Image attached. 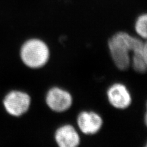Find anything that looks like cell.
<instances>
[{
  "mask_svg": "<svg viewBox=\"0 0 147 147\" xmlns=\"http://www.w3.org/2000/svg\"><path fill=\"white\" fill-rule=\"evenodd\" d=\"M19 58L24 65L31 69L44 67L49 61L50 49L42 40L31 38L25 40L19 49Z\"/></svg>",
  "mask_w": 147,
  "mask_h": 147,
  "instance_id": "7a4b0ae2",
  "label": "cell"
},
{
  "mask_svg": "<svg viewBox=\"0 0 147 147\" xmlns=\"http://www.w3.org/2000/svg\"><path fill=\"white\" fill-rule=\"evenodd\" d=\"M32 102L31 96L20 89H11L6 92L1 99V105L8 116L18 118L30 110Z\"/></svg>",
  "mask_w": 147,
  "mask_h": 147,
  "instance_id": "3957f363",
  "label": "cell"
},
{
  "mask_svg": "<svg viewBox=\"0 0 147 147\" xmlns=\"http://www.w3.org/2000/svg\"><path fill=\"white\" fill-rule=\"evenodd\" d=\"M144 147H147V146H146V144H145V145H144Z\"/></svg>",
  "mask_w": 147,
  "mask_h": 147,
  "instance_id": "30bf717a",
  "label": "cell"
},
{
  "mask_svg": "<svg viewBox=\"0 0 147 147\" xmlns=\"http://www.w3.org/2000/svg\"><path fill=\"white\" fill-rule=\"evenodd\" d=\"M54 140L58 147H79L81 143L79 133L70 124H64L57 129Z\"/></svg>",
  "mask_w": 147,
  "mask_h": 147,
  "instance_id": "52a82bcc",
  "label": "cell"
},
{
  "mask_svg": "<svg viewBox=\"0 0 147 147\" xmlns=\"http://www.w3.org/2000/svg\"><path fill=\"white\" fill-rule=\"evenodd\" d=\"M147 25V16L146 14H142L137 18L135 24V30L137 34L140 38L145 40L147 37L146 32Z\"/></svg>",
  "mask_w": 147,
  "mask_h": 147,
  "instance_id": "9c48e42d",
  "label": "cell"
},
{
  "mask_svg": "<svg viewBox=\"0 0 147 147\" xmlns=\"http://www.w3.org/2000/svg\"><path fill=\"white\" fill-rule=\"evenodd\" d=\"M108 47L115 66L119 71H126L131 67V54L147 47V45L144 39L125 32H119L109 39Z\"/></svg>",
  "mask_w": 147,
  "mask_h": 147,
  "instance_id": "6da1fadb",
  "label": "cell"
},
{
  "mask_svg": "<svg viewBox=\"0 0 147 147\" xmlns=\"http://www.w3.org/2000/svg\"><path fill=\"white\" fill-rule=\"evenodd\" d=\"M131 66L138 74H145L147 69V49L133 52Z\"/></svg>",
  "mask_w": 147,
  "mask_h": 147,
  "instance_id": "ba28073f",
  "label": "cell"
},
{
  "mask_svg": "<svg viewBox=\"0 0 147 147\" xmlns=\"http://www.w3.org/2000/svg\"><path fill=\"white\" fill-rule=\"evenodd\" d=\"M109 103L118 110H125L130 106L132 98L127 86L122 83L117 82L110 85L106 92Z\"/></svg>",
  "mask_w": 147,
  "mask_h": 147,
  "instance_id": "5b68a950",
  "label": "cell"
},
{
  "mask_svg": "<svg viewBox=\"0 0 147 147\" xmlns=\"http://www.w3.org/2000/svg\"><path fill=\"white\" fill-rule=\"evenodd\" d=\"M45 101L52 112L64 113L72 107L73 97L68 91L59 86H53L46 93Z\"/></svg>",
  "mask_w": 147,
  "mask_h": 147,
  "instance_id": "277c9868",
  "label": "cell"
},
{
  "mask_svg": "<svg viewBox=\"0 0 147 147\" xmlns=\"http://www.w3.org/2000/svg\"><path fill=\"white\" fill-rule=\"evenodd\" d=\"M103 119L93 111H82L77 117V125L80 131L86 136H93L98 133L103 126Z\"/></svg>",
  "mask_w": 147,
  "mask_h": 147,
  "instance_id": "8992f818",
  "label": "cell"
}]
</instances>
